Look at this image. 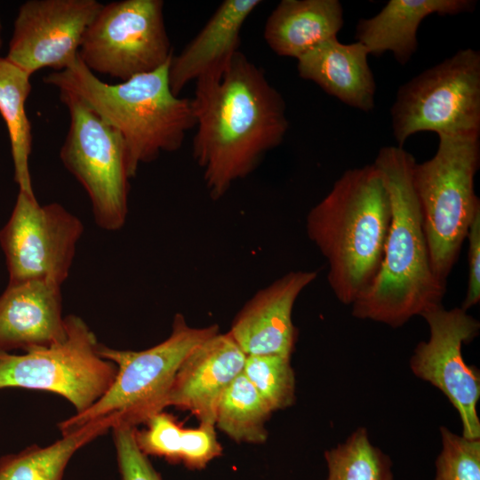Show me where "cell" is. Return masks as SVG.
<instances>
[{
	"label": "cell",
	"instance_id": "277c9868",
	"mask_svg": "<svg viewBox=\"0 0 480 480\" xmlns=\"http://www.w3.org/2000/svg\"><path fill=\"white\" fill-rule=\"evenodd\" d=\"M170 62L109 84L90 71L77 55L63 70L44 76V82L78 96L120 133L132 178L140 164L156 160L162 152L178 150L187 132L196 125L191 99L180 98L171 90Z\"/></svg>",
	"mask_w": 480,
	"mask_h": 480
},
{
	"label": "cell",
	"instance_id": "ac0fdd59",
	"mask_svg": "<svg viewBox=\"0 0 480 480\" xmlns=\"http://www.w3.org/2000/svg\"><path fill=\"white\" fill-rule=\"evenodd\" d=\"M369 52L359 42L326 40L297 59L300 77L310 80L344 104L364 112L374 108L376 84Z\"/></svg>",
	"mask_w": 480,
	"mask_h": 480
},
{
	"label": "cell",
	"instance_id": "ba28073f",
	"mask_svg": "<svg viewBox=\"0 0 480 480\" xmlns=\"http://www.w3.org/2000/svg\"><path fill=\"white\" fill-rule=\"evenodd\" d=\"M65 339L23 354L0 356V389L20 388L55 393L82 413L113 384L117 368L100 356L94 332L78 316H65Z\"/></svg>",
	"mask_w": 480,
	"mask_h": 480
},
{
	"label": "cell",
	"instance_id": "cb8c5ba5",
	"mask_svg": "<svg viewBox=\"0 0 480 480\" xmlns=\"http://www.w3.org/2000/svg\"><path fill=\"white\" fill-rule=\"evenodd\" d=\"M324 459L327 480H394L391 459L372 444L363 427L327 450Z\"/></svg>",
	"mask_w": 480,
	"mask_h": 480
},
{
	"label": "cell",
	"instance_id": "2e32d148",
	"mask_svg": "<svg viewBox=\"0 0 480 480\" xmlns=\"http://www.w3.org/2000/svg\"><path fill=\"white\" fill-rule=\"evenodd\" d=\"M65 337L60 285L44 281L7 284L0 294V356L49 347Z\"/></svg>",
	"mask_w": 480,
	"mask_h": 480
},
{
	"label": "cell",
	"instance_id": "d6986e66",
	"mask_svg": "<svg viewBox=\"0 0 480 480\" xmlns=\"http://www.w3.org/2000/svg\"><path fill=\"white\" fill-rule=\"evenodd\" d=\"M476 5L475 0H389L376 15L359 20L356 38L369 55L391 52L404 65L417 51V32L425 18L470 12Z\"/></svg>",
	"mask_w": 480,
	"mask_h": 480
},
{
	"label": "cell",
	"instance_id": "5bb4252c",
	"mask_svg": "<svg viewBox=\"0 0 480 480\" xmlns=\"http://www.w3.org/2000/svg\"><path fill=\"white\" fill-rule=\"evenodd\" d=\"M317 276L316 271H291L258 291L235 316L228 331L246 356L291 357L298 331L294 303Z\"/></svg>",
	"mask_w": 480,
	"mask_h": 480
},
{
	"label": "cell",
	"instance_id": "6da1fadb",
	"mask_svg": "<svg viewBox=\"0 0 480 480\" xmlns=\"http://www.w3.org/2000/svg\"><path fill=\"white\" fill-rule=\"evenodd\" d=\"M193 156L212 198L248 176L289 127L283 96L240 51L220 73L196 80Z\"/></svg>",
	"mask_w": 480,
	"mask_h": 480
},
{
	"label": "cell",
	"instance_id": "5b68a950",
	"mask_svg": "<svg viewBox=\"0 0 480 480\" xmlns=\"http://www.w3.org/2000/svg\"><path fill=\"white\" fill-rule=\"evenodd\" d=\"M436 154L415 163L412 180L431 265L446 282L480 201L474 181L480 164L479 136L438 135Z\"/></svg>",
	"mask_w": 480,
	"mask_h": 480
},
{
	"label": "cell",
	"instance_id": "9c48e42d",
	"mask_svg": "<svg viewBox=\"0 0 480 480\" xmlns=\"http://www.w3.org/2000/svg\"><path fill=\"white\" fill-rule=\"evenodd\" d=\"M59 91L70 116L60 160L87 193L96 224L116 231L124 227L128 214L131 178L124 141L82 99Z\"/></svg>",
	"mask_w": 480,
	"mask_h": 480
},
{
	"label": "cell",
	"instance_id": "f1b7e54d",
	"mask_svg": "<svg viewBox=\"0 0 480 480\" xmlns=\"http://www.w3.org/2000/svg\"><path fill=\"white\" fill-rule=\"evenodd\" d=\"M468 249V285L461 308L468 311L480 301V210L476 212L466 236Z\"/></svg>",
	"mask_w": 480,
	"mask_h": 480
},
{
	"label": "cell",
	"instance_id": "f546056e",
	"mask_svg": "<svg viewBox=\"0 0 480 480\" xmlns=\"http://www.w3.org/2000/svg\"><path fill=\"white\" fill-rule=\"evenodd\" d=\"M2 22H1V19H0V48L2 46Z\"/></svg>",
	"mask_w": 480,
	"mask_h": 480
},
{
	"label": "cell",
	"instance_id": "ffe728a7",
	"mask_svg": "<svg viewBox=\"0 0 480 480\" xmlns=\"http://www.w3.org/2000/svg\"><path fill=\"white\" fill-rule=\"evenodd\" d=\"M343 23V8L338 0H283L268 17L264 38L277 55L297 60L337 37Z\"/></svg>",
	"mask_w": 480,
	"mask_h": 480
},
{
	"label": "cell",
	"instance_id": "30bf717a",
	"mask_svg": "<svg viewBox=\"0 0 480 480\" xmlns=\"http://www.w3.org/2000/svg\"><path fill=\"white\" fill-rule=\"evenodd\" d=\"M93 74L121 82L168 63L173 54L162 0L102 4L87 27L77 53Z\"/></svg>",
	"mask_w": 480,
	"mask_h": 480
},
{
	"label": "cell",
	"instance_id": "4316f807",
	"mask_svg": "<svg viewBox=\"0 0 480 480\" xmlns=\"http://www.w3.org/2000/svg\"><path fill=\"white\" fill-rule=\"evenodd\" d=\"M442 450L434 480H480V439H468L440 427Z\"/></svg>",
	"mask_w": 480,
	"mask_h": 480
},
{
	"label": "cell",
	"instance_id": "7402d4cb",
	"mask_svg": "<svg viewBox=\"0 0 480 480\" xmlns=\"http://www.w3.org/2000/svg\"><path fill=\"white\" fill-rule=\"evenodd\" d=\"M30 77L5 57H0V114L9 133L14 180L19 191L35 195L28 164L32 132L26 112V100L31 92Z\"/></svg>",
	"mask_w": 480,
	"mask_h": 480
},
{
	"label": "cell",
	"instance_id": "8992f818",
	"mask_svg": "<svg viewBox=\"0 0 480 480\" xmlns=\"http://www.w3.org/2000/svg\"><path fill=\"white\" fill-rule=\"evenodd\" d=\"M219 332L217 324L190 326L183 315L176 314L169 337L148 349L120 350L100 343V356L117 368L116 379L88 410L59 424L61 434L109 415L116 417V425L137 428L146 423L167 407L170 389L184 359L197 345Z\"/></svg>",
	"mask_w": 480,
	"mask_h": 480
},
{
	"label": "cell",
	"instance_id": "8fae6325",
	"mask_svg": "<svg viewBox=\"0 0 480 480\" xmlns=\"http://www.w3.org/2000/svg\"><path fill=\"white\" fill-rule=\"evenodd\" d=\"M84 230L81 220L60 204L42 205L35 195L19 191L0 229L8 284L44 281L62 286Z\"/></svg>",
	"mask_w": 480,
	"mask_h": 480
},
{
	"label": "cell",
	"instance_id": "9a60e30c",
	"mask_svg": "<svg viewBox=\"0 0 480 480\" xmlns=\"http://www.w3.org/2000/svg\"><path fill=\"white\" fill-rule=\"evenodd\" d=\"M246 355L228 332L197 345L174 377L167 407L189 411L199 423L215 426L217 404L229 384L243 372Z\"/></svg>",
	"mask_w": 480,
	"mask_h": 480
},
{
	"label": "cell",
	"instance_id": "83f0119b",
	"mask_svg": "<svg viewBox=\"0 0 480 480\" xmlns=\"http://www.w3.org/2000/svg\"><path fill=\"white\" fill-rule=\"evenodd\" d=\"M134 427L112 428L116 461L121 480H163L147 455L138 447Z\"/></svg>",
	"mask_w": 480,
	"mask_h": 480
},
{
	"label": "cell",
	"instance_id": "d4e9b609",
	"mask_svg": "<svg viewBox=\"0 0 480 480\" xmlns=\"http://www.w3.org/2000/svg\"><path fill=\"white\" fill-rule=\"evenodd\" d=\"M243 373L273 412L295 401V375L291 357L277 355L246 356Z\"/></svg>",
	"mask_w": 480,
	"mask_h": 480
},
{
	"label": "cell",
	"instance_id": "3957f363",
	"mask_svg": "<svg viewBox=\"0 0 480 480\" xmlns=\"http://www.w3.org/2000/svg\"><path fill=\"white\" fill-rule=\"evenodd\" d=\"M391 217L388 191L372 164L347 170L306 218L309 239L328 263V284L352 305L373 281Z\"/></svg>",
	"mask_w": 480,
	"mask_h": 480
},
{
	"label": "cell",
	"instance_id": "e0dca14e",
	"mask_svg": "<svg viewBox=\"0 0 480 480\" xmlns=\"http://www.w3.org/2000/svg\"><path fill=\"white\" fill-rule=\"evenodd\" d=\"M260 0H225L177 55L172 56L168 77L172 92L179 95L192 80L223 71L239 52L244 23L261 4Z\"/></svg>",
	"mask_w": 480,
	"mask_h": 480
},
{
	"label": "cell",
	"instance_id": "7a4b0ae2",
	"mask_svg": "<svg viewBox=\"0 0 480 480\" xmlns=\"http://www.w3.org/2000/svg\"><path fill=\"white\" fill-rule=\"evenodd\" d=\"M416 161L404 148L386 146L373 164L389 196L390 223L380 268L351 305L354 317L397 328L442 303L446 282L434 273L412 171Z\"/></svg>",
	"mask_w": 480,
	"mask_h": 480
},
{
	"label": "cell",
	"instance_id": "52a82bcc",
	"mask_svg": "<svg viewBox=\"0 0 480 480\" xmlns=\"http://www.w3.org/2000/svg\"><path fill=\"white\" fill-rule=\"evenodd\" d=\"M398 147L420 132L480 135V52L461 49L402 84L390 109Z\"/></svg>",
	"mask_w": 480,
	"mask_h": 480
},
{
	"label": "cell",
	"instance_id": "603a6c76",
	"mask_svg": "<svg viewBox=\"0 0 480 480\" xmlns=\"http://www.w3.org/2000/svg\"><path fill=\"white\" fill-rule=\"evenodd\" d=\"M272 412L242 372L222 393L215 411V427L237 443L262 444Z\"/></svg>",
	"mask_w": 480,
	"mask_h": 480
},
{
	"label": "cell",
	"instance_id": "484cf974",
	"mask_svg": "<svg viewBox=\"0 0 480 480\" xmlns=\"http://www.w3.org/2000/svg\"><path fill=\"white\" fill-rule=\"evenodd\" d=\"M147 428H135L139 449L147 456L165 459L172 463H182L188 444V428H182L172 414L160 412L147 421Z\"/></svg>",
	"mask_w": 480,
	"mask_h": 480
},
{
	"label": "cell",
	"instance_id": "7c38bea8",
	"mask_svg": "<svg viewBox=\"0 0 480 480\" xmlns=\"http://www.w3.org/2000/svg\"><path fill=\"white\" fill-rule=\"evenodd\" d=\"M429 327V339L418 343L410 359L412 373L438 388L458 412L462 436L480 439L476 405L480 372L463 359V344L479 333L480 324L461 308L446 309L437 304L421 314Z\"/></svg>",
	"mask_w": 480,
	"mask_h": 480
},
{
	"label": "cell",
	"instance_id": "4fadbf2b",
	"mask_svg": "<svg viewBox=\"0 0 480 480\" xmlns=\"http://www.w3.org/2000/svg\"><path fill=\"white\" fill-rule=\"evenodd\" d=\"M101 6L97 0L23 3L5 58L31 76L44 68L63 70L77 56L84 34Z\"/></svg>",
	"mask_w": 480,
	"mask_h": 480
},
{
	"label": "cell",
	"instance_id": "44dd1931",
	"mask_svg": "<svg viewBox=\"0 0 480 480\" xmlns=\"http://www.w3.org/2000/svg\"><path fill=\"white\" fill-rule=\"evenodd\" d=\"M116 424L109 415L89 421L62 434L47 446L33 444L0 457V480H63L64 472L73 455Z\"/></svg>",
	"mask_w": 480,
	"mask_h": 480
}]
</instances>
